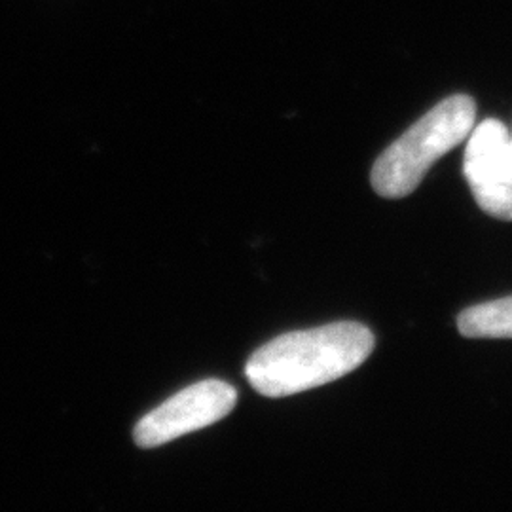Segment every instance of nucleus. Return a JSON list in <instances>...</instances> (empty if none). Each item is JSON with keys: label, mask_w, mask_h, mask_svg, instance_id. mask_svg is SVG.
<instances>
[{"label": "nucleus", "mask_w": 512, "mask_h": 512, "mask_svg": "<svg viewBox=\"0 0 512 512\" xmlns=\"http://www.w3.org/2000/svg\"><path fill=\"white\" fill-rule=\"evenodd\" d=\"M475 118V99L463 93L440 101L423 114L376 160L370 173L376 194L389 200L412 194L431 165L471 135Z\"/></svg>", "instance_id": "2"}, {"label": "nucleus", "mask_w": 512, "mask_h": 512, "mask_svg": "<svg viewBox=\"0 0 512 512\" xmlns=\"http://www.w3.org/2000/svg\"><path fill=\"white\" fill-rule=\"evenodd\" d=\"M374 346L372 330L353 321L289 332L256 349L245 376L256 393L281 399L344 378L365 363Z\"/></svg>", "instance_id": "1"}, {"label": "nucleus", "mask_w": 512, "mask_h": 512, "mask_svg": "<svg viewBox=\"0 0 512 512\" xmlns=\"http://www.w3.org/2000/svg\"><path fill=\"white\" fill-rule=\"evenodd\" d=\"M458 329L465 338H512V296L463 311Z\"/></svg>", "instance_id": "5"}, {"label": "nucleus", "mask_w": 512, "mask_h": 512, "mask_svg": "<svg viewBox=\"0 0 512 512\" xmlns=\"http://www.w3.org/2000/svg\"><path fill=\"white\" fill-rule=\"evenodd\" d=\"M238 403V391L220 380H205L179 391L148 412L133 429L139 448H158L226 418Z\"/></svg>", "instance_id": "3"}, {"label": "nucleus", "mask_w": 512, "mask_h": 512, "mask_svg": "<svg viewBox=\"0 0 512 512\" xmlns=\"http://www.w3.org/2000/svg\"><path fill=\"white\" fill-rule=\"evenodd\" d=\"M465 179L484 213L512 220L511 133L499 120H484L471 131L465 162Z\"/></svg>", "instance_id": "4"}, {"label": "nucleus", "mask_w": 512, "mask_h": 512, "mask_svg": "<svg viewBox=\"0 0 512 512\" xmlns=\"http://www.w3.org/2000/svg\"><path fill=\"white\" fill-rule=\"evenodd\" d=\"M511 154H512V135H511Z\"/></svg>", "instance_id": "6"}]
</instances>
